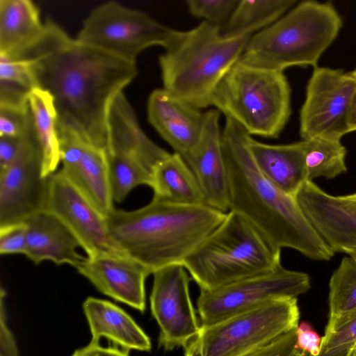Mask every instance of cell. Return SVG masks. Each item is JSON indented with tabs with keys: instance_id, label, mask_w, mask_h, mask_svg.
Masks as SVG:
<instances>
[{
	"instance_id": "1",
	"label": "cell",
	"mask_w": 356,
	"mask_h": 356,
	"mask_svg": "<svg viewBox=\"0 0 356 356\" xmlns=\"http://www.w3.org/2000/svg\"><path fill=\"white\" fill-rule=\"evenodd\" d=\"M14 59L31 63L36 88L53 98L58 125L106 152L111 106L137 75L136 64L71 38L51 19Z\"/></svg>"
},
{
	"instance_id": "2",
	"label": "cell",
	"mask_w": 356,
	"mask_h": 356,
	"mask_svg": "<svg viewBox=\"0 0 356 356\" xmlns=\"http://www.w3.org/2000/svg\"><path fill=\"white\" fill-rule=\"evenodd\" d=\"M222 134L229 211L248 221L277 250L288 248L311 259H331L334 253L296 198L281 191L260 172L248 148L250 135L228 117Z\"/></svg>"
},
{
	"instance_id": "3",
	"label": "cell",
	"mask_w": 356,
	"mask_h": 356,
	"mask_svg": "<svg viewBox=\"0 0 356 356\" xmlns=\"http://www.w3.org/2000/svg\"><path fill=\"white\" fill-rule=\"evenodd\" d=\"M226 215L206 204H173L152 198L136 210L114 209L106 221L116 244L152 274L182 264Z\"/></svg>"
},
{
	"instance_id": "4",
	"label": "cell",
	"mask_w": 356,
	"mask_h": 356,
	"mask_svg": "<svg viewBox=\"0 0 356 356\" xmlns=\"http://www.w3.org/2000/svg\"><path fill=\"white\" fill-rule=\"evenodd\" d=\"M252 35H226L206 22L180 31L159 56L163 88L199 109L211 106L216 87Z\"/></svg>"
},
{
	"instance_id": "5",
	"label": "cell",
	"mask_w": 356,
	"mask_h": 356,
	"mask_svg": "<svg viewBox=\"0 0 356 356\" xmlns=\"http://www.w3.org/2000/svg\"><path fill=\"white\" fill-rule=\"evenodd\" d=\"M342 25V19L331 3L302 1L254 33L240 60L282 72L292 66L315 68Z\"/></svg>"
},
{
	"instance_id": "6",
	"label": "cell",
	"mask_w": 356,
	"mask_h": 356,
	"mask_svg": "<svg viewBox=\"0 0 356 356\" xmlns=\"http://www.w3.org/2000/svg\"><path fill=\"white\" fill-rule=\"evenodd\" d=\"M275 250L243 218L229 211L182 264L200 290H213L281 266Z\"/></svg>"
},
{
	"instance_id": "7",
	"label": "cell",
	"mask_w": 356,
	"mask_h": 356,
	"mask_svg": "<svg viewBox=\"0 0 356 356\" xmlns=\"http://www.w3.org/2000/svg\"><path fill=\"white\" fill-rule=\"evenodd\" d=\"M211 106L250 136L277 138L291 115V88L284 72L239 60L218 83Z\"/></svg>"
},
{
	"instance_id": "8",
	"label": "cell",
	"mask_w": 356,
	"mask_h": 356,
	"mask_svg": "<svg viewBox=\"0 0 356 356\" xmlns=\"http://www.w3.org/2000/svg\"><path fill=\"white\" fill-rule=\"evenodd\" d=\"M296 298L270 300L216 324L201 327L199 356H243L298 326Z\"/></svg>"
},
{
	"instance_id": "9",
	"label": "cell",
	"mask_w": 356,
	"mask_h": 356,
	"mask_svg": "<svg viewBox=\"0 0 356 356\" xmlns=\"http://www.w3.org/2000/svg\"><path fill=\"white\" fill-rule=\"evenodd\" d=\"M172 29L138 10L115 1L95 8L86 18L76 39L129 63L148 47L168 48L178 37Z\"/></svg>"
},
{
	"instance_id": "10",
	"label": "cell",
	"mask_w": 356,
	"mask_h": 356,
	"mask_svg": "<svg viewBox=\"0 0 356 356\" xmlns=\"http://www.w3.org/2000/svg\"><path fill=\"white\" fill-rule=\"evenodd\" d=\"M311 287L309 275L282 265L213 289L200 290L197 300L201 327L216 324L270 300L296 298Z\"/></svg>"
},
{
	"instance_id": "11",
	"label": "cell",
	"mask_w": 356,
	"mask_h": 356,
	"mask_svg": "<svg viewBox=\"0 0 356 356\" xmlns=\"http://www.w3.org/2000/svg\"><path fill=\"white\" fill-rule=\"evenodd\" d=\"M42 165L31 116L14 161L0 173V227L25 222L44 211L48 177H42Z\"/></svg>"
},
{
	"instance_id": "12",
	"label": "cell",
	"mask_w": 356,
	"mask_h": 356,
	"mask_svg": "<svg viewBox=\"0 0 356 356\" xmlns=\"http://www.w3.org/2000/svg\"><path fill=\"white\" fill-rule=\"evenodd\" d=\"M152 275L149 302L159 327V346L165 350L185 348L201 330L189 293L192 278L182 264L165 266Z\"/></svg>"
},
{
	"instance_id": "13",
	"label": "cell",
	"mask_w": 356,
	"mask_h": 356,
	"mask_svg": "<svg viewBox=\"0 0 356 356\" xmlns=\"http://www.w3.org/2000/svg\"><path fill=\"white\" fill-rule=\"evenodd\" d=\"M353 84L350 72L314 68L300 113L302 140L323 138L341 140L348 134L347 117Z\"/></svg>"
},
{
	"instance_id": "14",
	"label": "cell",
	"mask_w": 356,
	"mask_h": 356,
	"mask_svg": "<svg viewBox=\"0 0 356 356\" xmlns=\"http://www.w3.org/2000/svg\"><path fill=\"white\" fill-rule=\"evenodd\" d=\"M44 211L56 216L74 235L88 257H129L110 235L106 218L60 170L47 179Z\"/></svg>"
},
{
	"instance_id": "15",
	"label": "cell",
	"mask_w": 356,
	"mask_h": 356,
	"mask_svg": "<svg viewBox=\"0 0 356 356\" xmlns=\"http://www.w3.org/2000/svg\"><path fill=\"white\" fill-rule=\"evenodd\" d=\"M60 170L105 218L115 209L106 152L88 143L72 129L58 126Z\"/></svg>"
},
{
	"instance_id": "16",
	"label": "cell",
	"mask_w": 356,
	"mask_h": 356,
	"mask_svg": "<svg viewBox=\"0 0 356 356\" xmlns=\"http://www.w3.org/2000/svg\"><path fill=\"white\" fill-rule=\"evenodd\" d=\"M295 198L332 252L356 260V206L347 195H332L307 180Z\"/></svg>"
},
{
	"instance_id": "17",
	"label": "cell",
	"mask_w": 356,
	"mask_h": 356,
	"mask_svg": "<svg viewBox=\"0 0 356 356\" xmlns=\"http://www.w3.org/2000/svg\"><path fill=\"white\" fill-rule=\"evenodd\" d=\"M220 112H204L202 132L197 144L182 156L202 191L204 204L223 213L229 211V188L220 126Z\"/></svg>"
},
{
	"instance_id": "18",
	"label": "cell",
	"mask_w": 356,
	"mask_h": 356,
	"mask_svg": "<svg viewBox=\"0 0 356 356\" xmlns=\"http://www.w3.org/2000/svg\"><path fill=\"white\" fill-rule=\"evenodd\" d=\"M102 293L144 312L145 280L151 272L130 257H86L76 268Z\"/></svg>"
},
{
	"instance_id": "19",
	"label": "cell",
	"mask_w": 356,
	"mask_h": 356,
	"mask_svg": "<svg viewBox=\"0 0 356 356\" xmlns=\"http://www.w3.org/2000/svg\"><path fill=\"white\" fill-rule=\"evenodd\" d=\"M147 116L161 138L181 156L192 150L200 138L204 112L163 88L150 94Z\"/></svg>"
},
{
	"instance_id": "20",
	"label": "cell",
	"mask_w": 356,
	"mask_h": 356,
	"mask_svg": "<svg viewBox=\"0 0 356 356\" xmlns=\"http://www.w3.org/2000/svg\"><path fill=\"white\" fill-rule=\"evenodd\" d=\"M25 223L24 255L35 265L50 261L57 265L67 264L76 268L86 258L77 252L80 245L74 235L50 213L40 211Z\"/></svg>"
},
{
	"instance_id": "21",
	"label": "cell",
	"mask_w": 356,
	"mask_h": 356,
	"mask_svg": "<svg viewBox=\"0 0 356 356\" xmlns=\"http://www.w3.org/2000/svg\"><path fill=\"white\" fill-rule=\"evenodd\" d=\"M83 309L91 333V341L105 337L113 345L129 351H149V336L132 317L115 304L95 297L87 298Z\"/></svg>"
},
{
	"instance_id": "22",
	"label": "cell",
	"mask_w": 356,
	"mask_h": 356,
	"mask_svg": "<svg viewBox=\"0 0 356 356\" xmlns=\"http://www.w3.org/2000/svg\"><path fill=\"white\" fill-rule=\"evenodd\" d=\"M248 145L260 172L281 191L295 197L307 181L302 140L268 145L250 136Z\"/></svg>"
},
{
	"instance_id": "23",
	"label": "cell",
	"mask_w": 356,
	"mask_h": 356,
	"mask_svg": "<svg viewBox=\"0 0 356 356\" xmlns=\"http://www.w3.org/2000/svg\"><path fill=\"white\" fill-rule=\"evenodd\" d=\"M40 10L30 0H0V56L16 58L43 34Z\"/></svg>"
},
{
	"instance_id": "24",
	"label": "cell",
	"mask_w": 356,
	"mask_h": 356,
	"mask_svg": "<svg viewBox=\"0 0 356 356\" xmlns=\"http://www.w3.org/2000/svg\"><path fill=\"white\" fill-rule=\"evenodd\" d=\"M149 187L153 199L179 205L205 204L192 170L179 154H169L154 166Z\"/></svg>"
},
{
	"instance_id": "25",
	"label": "cell",
	"mask_w": 356,
	"mask_h": 356,
	"mask_svg": "<svg viewBox=\"0 0 356 356\" xmlns=\"http://www.w3.org/2000/svg\"><path fill=\"white\" fill-rule=\"evenodd\" d=\"M113 200L123 201L140 185L149 186L152 170L163 157L126 148L111 147L107 151Z\"/></svg>"
},
{
	"instance_id": "26",
	"label": "cell",
	"mask_w": 356,
	"mask_h": 356,
	"mask_svg": "<svg viewBox=\"0 0 356 356\" xmlns=\"http://www.w3.org/2000/svg\"><path fill=\"white\" fill-rule=\"evenodd\" d=\"M29 108L36 138L43 156L42 177L47 178L60 163L58 116L52 97L35 88L30 92Z\"/></svg>"
},
{
	"instance_id": "27",
	"label": "cell",
	"mask_w": 356,
	"mask_h": 356,
	"mask_svg": "<svg viewBox=\"0 0 356 356\" xmlns=\"http://www.w3.org/2000/svg\"><path fill=\"white\" fill-rule=\"evenodd\" d=\"M294 0H242L229 20L220 27L226 35L252 33L280 19L294 4Z\"/></svg>"
},
{
	"instance_id": "28",
	"label": "cell",
	"mask_w": 356,
	"mask_h": 356,
	"mask_svg": "<svg viewBox=\"0 0 356 356\" xmlns=\"http://www.w3.org/2000/svg\"><path fill=\"white\" fill-rule=\"evenodd\" d=\"M302 142L307 180L333 179L347 171V151L341 140L314 138Z\"/></svg>"
},
{
	"instance_id": "29",
	"label": "cell",
	"mask_w": 356,
	"mask_h": 356,
	"mask_svg": "<svg viewBox=\"0 0 356 356\" xmlns=\"http://www.w3.org/2000/svg\"><path fill=\"white\" fill-rule=\"evenodd\" d=\"M329 320L356 311V260L345 257L329 282Z\"/></svg>"
},
{
	"instance_id": "30",
	"label": "cell",
	"mask_w": 356,
	"mask_h": 356,
	"mask_svg": "<svg viewBox=\"0 0 356 356\" xmlns=\"http://www.w3.org/2000/svg\"><path fill=\"white\" fill-rule=\"evenodd\" d=\"M356 345V311L328 320L318 356H346Z\"/></svg>"
},
{
	"instance_id": "31",
	"label": "cell",
	"mask_w": 356,
	"mask_h": 356,
	"mask_svg": "<svg viewBox=\"0 0 356 356\" xmlns=\"http://www.w3.org/2000/svg\"><path fill=\"white\" fill-rule=\"evenodd\" d=\"M238 0H188L189 13L203 22L221 27L231 17Z\"/></svg>"
},
{
	"instance_id": "32",
	"label": "cell",
	"mask_w": 356,
	"mask_h": 356,
	"mask_svg": "<svg viewBox=\"0 0 356 356\" xmlns=\"http://www.w3.org/2000/svg\"><path fill=\"white\" fill-rule=\"evenodd\" d=\"M31 119L29 104L26 106L0 105V136L21 138Z\"/></svg>"
},
{
	"instance_id": "33",
	"label": "cell",
	"mask_w": 356,
	"mask_h": 356,
	"mask_svg": "<svg viewBox=\"0 0 356 356\" xmlns=\"http://www.w3.org/2000/svg\"><path fill=\"white\" fill-rule=\"evenodd\" d=\"M0 81L18 84L31 90L36 88L31 63L25 59L0 56Z\"/></svg>"
},
{
	"instance_id": "34",
	"label": "cell",
	"mask_w": 356,
	"mask_h": 356,
	"mask_svg": "<svg viewBox=\"0 0 356 356\" xmlns=\"http://www.w3.org/2000/svg\"><path fill=\"white\" fill-rule=\"evenodd\" d=\"M26 240L25 222L0 227L1 254H24Z\"/></svg>"
},
{
	"instance_id": "35",
	"label": "cell",
	"mask_w": 356,
	"mask_h": 356,
	"mask_svg": "<svg viewBox=\"0 0 356 356\" xmlns=\"http://www.w3.org/2000/svg\"><path fill=\"white\" fill-rule=\"evenodd\" d=\"M297 348L310 356H318L321 353L322 338L314 330L311 324L303 321L298 324L296 330Z\"/></svg>"
},
{
	"instance_id": "36",
	"label": "cell",
	"mask_w": 356,
	"mask_h": 356,
	"mask_svg": "<svg viewBox=\"0 0 356 356\" xmlns=\"http://www.w3.org/2000/svg\"><path fill=\"white\" fill-rule=\"evenodd\" d=\"M6 291L0 292V356H19L15 337L8 325L4 298Z\"/></svg>"
},
{
	"instance_id": "37",
	"label": "cell",
	"mask_w": 356,
	"mask_h": 356,
	"mask_svg": "<svg viewBox=\"0 0 356 356\" xmlns=\"http://www.w3.org/2000/svg\"><path fill=\"white\" fill-rule=\"evenodd\" d=\"M71 356H129V351L118 346L103 347L99 342L90 341L87 346L76 350Z\"/></svg>"
},
{
	"instance_id": "38",
	"label": "cell",
	"mask_w": 356,
	"mask_h": 356,
	"mask_svg": "<svg viewBox=\"0 0 356 356\" xmlns=\"http://www.w3.org/2000/svg\"><path fill=\"white\" fill-rule=\"evenodd\" d=\"M21 138L0 136V173L4 172L14 161Z\"/></svg>"
},
{
	"instance_id": "39",
	"label": "cell",
	"mask_w": 356,
	"mask_h": 356,
	"mask_svg": "<svg viewBox=\"0 0 356 356\" xmlns=\"http://www.w3.org/2000/svg\"><path fill=\"white\" fill-rule=\"evenodd\" d=\"M350 73L354 84L348 111L347 125L348 133L356 131V67Z\"/></svg>"
},
{
	"instance_id": "40",
	"label": "cell",
	"mask_w": 356,
	"mask_h": 356,
	"mask_svg": "<svg viewBox=\"0 0 356 356\" xmlns=\"http://www.w3.org/2000/svg\"><path fill=\"white\" fill-rule=\"evenodd\" d=\"M184 356H199L196 339L190 342L185 348Z\"/></svg>"
},
{
	"instance_id": "41",
	"label": "cell",
	"mask_w": 356,
	"mask_h": 356,
	"mask_svg": "<svg viewBox=\"0 0 356 356\" xmlns=\"http://www.w3.org/2000/svg\"><path fill=\"white\" fill-rule=\"evenodd\" d=\"M346 195L356 206V193Z\"/></svg>"
},
{
	"instance_id": "42",
	"label": "cell",
	"mask_w": 356,
	"mask_h": 356,
	"mask_svg": "<svg viewBox=\"0 0 356 356\" xmlns=\"http://www.w3.org/2000/svg\"><path fill=\"white\" fill-rule=\"evenodd\" d=\"M346 356H356V345L350 349Z\"/></svg>"
},
{
	"instance_id": "43",
	"label": "cell",
	"mask_w": 356,
	"mask_h": 356,
	"mask_svg": "<svg viewBox=\"0 0 356 356\" xmlns=\"http://www.w3.org/2000/svg\"><path fill=\"white\" fill-rule=\"evenodd\" d=\"M305 356H310L308 353H306V355Z\"/></svg>"
}]
</instances>
